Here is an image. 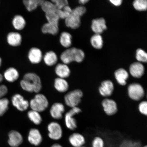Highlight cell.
I'll return each instance as SVG.
<instances>
[{
    "label": "cell",
    "mask_w": 147,
    "mask_h": 147,
    "mask_svg": "<svg viewBox=\"0 0 147 147\" xmlns=\"http://www.w3.org/2000/svg\"><path fill=\"white\" fill-rule=\"evenodd\" d=\"M59 30L58 25L48 22L44 24L42 28V31L44 34H50L53 35L58 34Z\"/></svg>",
    "instance_id": "cb8c5ba5"
},
{
    "label": "cell",
    "mask_w": 147,
    "mask_h": 147,
    "mask_svg": "<svg viewBox=\"0 0 147 147\" xmlns=\"http://www.w3.org/2000/svg\"><path fill=\"white\" fill-rule=\"evenodd\" d=\"M128 95L131 100L135 101H140L144 98L145 91L142 86L138 83L130 84L127 88Z\"/></svg>",
    "instance_id": "5b68a950"
},
{
    "label": "cell",
    "mask_w": 147,
    "mask_h": 147,
    "mask_svg": "<svg viewBox=\"0 0 147 147\" xmlns=\"http://www.w3.org/2000/svg\"><path fill=\"white\" fill-rule=\"evenodd\" d=\"M56 6L57 10H60L68 5V1L67 0H52L51 1Z\"/></svg>",
    "instance_id": "74e56055"
},
{
    "label": "cell",
    "mask_w": 147,
    "mask_h": 147,
    "mask_svg": "<svg viewBox=\"0 0 147 147\" xmlns=\"http://www.w3.org/2000/svg\"><path fill=\"white\" fill-rule=\"evenodd\" d=\"M114 90V84L113 82L109 80H104L101 82L98 89L99 94L105 98L111 96Z\"/></svg>",
    "instance_id": "9c48e42d"
},
{
    "label": "cell",
    "mask_w": 147,
    "mask_h": 147,
    "mask_svg": "<svg viewBox=\"0 0 147 147\" xmlns=\"http://www.w3.org/2000/svg\"><path fill=\"white\" fill-rule=\"evenodd\" d=\"M74 11L76 12L80 16H82L86 12V9L85 7L83 6H79L73 9Z\"/></svg>",
    "instance_id": "b9f144b4"
},
{
    "label": "cell",
    "mask_w": 147,
    "mask_h": 147,
    "mask_svg": "<svg viewBox=\"0 0 147 147\" xmlns=\"http://www.w3.org/2000/svg\"><path fill=\"white\" fill-rule=\"evenodd\" d=\"M129 71L130 74L134 78H140L144 74V67L143 64L140 62H135L130 65Z\"/></svg>",
    "instance_id": "9a60e30c"
},
{
    "label": "cell",
    "mask_w": 147,
    "mask_h": 147,
    "mask_svg": "<svg viewBox=\"0 0 147 147\" xmlns=\"http://www.w3.org/2000/svg\"><path fill=\"white\" fill-rule=\"evenodd\" d=\"M65 107L61 103H55L51 108L50 115L55 119H61L62 115L65 111Z\"/></svg>",
    "instance_id": "4fadbf2b"
},
{
    "label": "cell",
    "mask_w": 147,
    "mask_h": 147,
    "mask_svg": "<svg viewBox=\"0 0 147 147\" xmlns=\"http://www.w3.org/2000/svg\"><path fill=\"white\" fill-rule=\"evenodd\" d=\"M45 16L48 22L58 25L60 18L56 12H51L45 13Z\"/></svg>",
    "instance_id": "836d02e7"
},
{
    "label": "cell",
    "mask_w": 147,
    "mask_h": 147,
    "mask_svg": "<svg viewBox=\"0 0 147 147\" xmlns=\"http://www.w3.org/2000/svg\"><path fill=\"white\" fill-rule=\"evenodd\" d=\"M91 28L95 34H100L107 29L105 20L102 18L93 20L92 21Z\"/></svg>",
    "instance_id": "ac0fdd59"
},
{
    "label": "cell",
    "mask_w": 147,
    "mask_h": 147,
    "mask_svg": "<svg viewBox=\"0 0 147 147\" xmlns=\"http://www.w3.org/2000/svg\"><path fill=\"white\" fill-rule=\"evenodd\" d=\"M138 109L141 114L146 116L147 115V102L146 100L141 101L138 106Z\"/></svg>",
    "instance_id": "ab89813d"
},
{
    "label": "cell",
    "mask_w": 147,
    "mask_h": 147,
    "mask_svg": "<svg viewBox=\"0 0 147 147\" xmlns=\"http://www.w3.org/2000/svg\"><path fill=\"white\" fill-rule=\"evenodd\" d=\"M89 0H80L79 1V2L81 4L84 5L89 1Z\"/></svg>",
    "instance_id": "ee69618b"
},
{
    "label": "cell",
    "mask_w": 147,
    "mask_h": 147,
    "mask_svg": "<svg viewBox=\"0 0 147 147\" xmlns=\"http://www.w3.org/2000/svg\"><path fill=\"white\" fill-rule=\"evenodd\" d=\"M54 86L55 89L60 93L67 92L69 87L68 82L65 79L59 78L55 79Z\"/></svg>",
    "instance_id": "603a6c76"
},
{
    "label": "cell",
    "mask_w": 147,
    "mask_h": 147,
    "mask_svg": "<svg viewBox=\"0 0 147 147\" xmlns=\"http://www.w3.org/2000/svg\"><path fill=\"white\" fill-rule=\"evenodd\" d=\"M2 62V61L1 58V57H0V67H1V65Z\"/></svg>",
    "instance_id": "bcb514c9"
},
{
    "label": "cell",
    "mask_w": 147,
    "mask_h": 147,
    "mask_svg": "<svg viewBox=\"0 0 147 147\" xmlns=\"http://www.w3.org/2000/svg\"><path fill=\"white\" fill-rule=\"evenodd\" d=\"M69 140L70 143L74 147H82L86 143L85 137L82 134L75 133L69 136Z\"/></svg>",
    "instance_id": "5bb4252c"
},
{
    "label": "cell",
    "mask_w": 147,
    "mask_h": 147,
    "mask_svg": "<svg viewBox=\"0 0 147 147\" xmlns=\"http://www.w3.org/2000/svg\"><path fill=\"white\" fill-rule=\"evenodd\" d=\"M55 72L58 78L65 79L68 78L71 74V71L69 67L64 63L58 64L56 66Z\"/></svg>",
    "instance_id": "ffe728a7"
},
{
    "label": "cell",
    "mask_w": 147,
    "mask_h": 147,
    "mask_svg": "<svg viewBox=\"0 0 147 147\" xmlns=\"http://www.w3.org/2000/svg\"><path fill=\"white\" fill-rule=\"evenodd\" d=\"M20 86L24 90L30 93L39 92L42 88L41 79L34 73L26 74L20 82Z\"/></svg>",
    "instance_id": "6da1fadb"
},
{
    "label": "cell",
    "mask_w": 147,
    "mask_h": 147,
    "mask_svg": "<svg viewBox=\"0 0 147 147\" xmlns=\"http://www.w3.org/2000/svg\"><path fill=\"white\" fill-rule=\"evenodd\" d=\"M72 36L69 32H62L60 36V42L63 47L69 48L71 45Z\"/></svg>",
    "instance_id": "83f0119b"
},
{
    "label": "cell",
    "mask_w": 147,
    "mask_h": 147,
    "mask_svg": "<svg viewBox=\"0 0 147 147\" xmlns=\"http://www.w3.org/2000/svg\"><path fill=\"white\" fill-rule=\"evenodd\" d=\"M19 77V72L14 67L9 68L5 71L3 74V78L9 82H13L16 81Z\"/></svg>",
    "instance_id": "7402d4cb"
},
{
    "label": "cell",
    "mask_w": 147,
    "mask_h": 147,
    "mask_svg": "<svg viewBox=\"0 0 147 147\" xmlns=\"http://www.w3.org/2000/svg\"><path fill=\"white\" fill-rule=\"evenodd\" d=\"M43 0H24L23 3L26 8L29 11L35 10L38 7L41 6Z\"/></svg>",
    "instance_id": "4316f807"
},
{
    "label": "cell",
    "mask_w": 147,
    "mask_h": 147,
    "mask_svg": "<svg viewBox=\"0 0 147 147\" xmlns=\"http://www.w3.org/2000/svg\"><path fill=\"white\" fill-rule=\"evenodd\" d=\"M92 147H105V143L104 139L100 136L94 138L91 143Z\"/></svg>",
    "instance_id": "8d00e7d4"
},
{
    "label": "cell",
    "mask_w": 147,
    "mask_h": 147,
    "mask_svg": "<svg viewBox=\"0 0 147 147\" xmlns=\"http://www.w3.org/2000/svg\"><path fill=\"white\" fill-rule=\"evenodd\" d=\"M41 7L42 10L45 13H47L56 12L57 9L54 3L52 1H44Z\"/></svg>",
    "instance_id": "1f68e13d"
},
{
    "label": "cell",
    "mask_w": 147,
    "mask_h": 147,
    "mask_svg": "<svg viewBox=\"0 0 147 147\" xmlns=\"http://www.w3.org/2000/svg\"><path fill=\"white\" fill-rule=\"evenodd\" d=\"M51 147H63L59 144H55L52 145Z\"/></svg>",
    "instance_id": "f6af8a7d"
},
{
    "label": "cell",
    "mask_w": 147,
    "mask_h": 147,
    "mask_svg": "<svg viewBox=\"0 0 147 147\" xmlns=\"http://www.w3.org/2000/svg\"><path fill=\"white\" fill-rule=\"evenodd\" d=\"M8 144L12 147H18L23 143V139L21 134L16 130H11L8 134Z\"/></svg>",
    "instance_id": "8fae6325"
},
{
    "label": "cell",
    "mask_w": 147,
    "mask_h": 147,
    "mask_svg": "<svg viewBox=\"0 0 147 147\" xmlns=\"http://www.w3.org/2000/svg\"><path fill=\"white\" fill-rule=\"evenodd\" d=\"M114 75L115 80L119 85L122 86L126 85L129 75L125 69H118L115 71Z\"/></svg>",
    "instance_id": "d6986e66"
},
{
    "label": "cell",
    "mask_w": 147,
    "mask_h": 147,
    "mask_svg": "<svg viewBox=\"0 0 147 147\" xmlns=\"http://www.w3.org/2000/svg\"><path fill=\"white\" fill-rule=\"evenodd\" d=\"M102 106L104 113L111 116L114 115L118 111V106L116 102L113 99L105 98L102 102Z\"/></svg>",
    "instance_id": "52a82bcc"
},
{
    "label": "cell",
    "mask_w": 147,
    "mask_h": 147,
    "mask_svg": "<svg viewBox=\"0 0 147 147\" xmlns=\"http://www.w3.org/2000/svg\"><path fill=\"white\" fill-rule=\"evenodd\" d=\"M49 136L54 140H59L62 138L63 130L61 125L58 122H51L47 126Z\"/></svg>",
    "instance_id": "ba28073f"
},
{
    "label": "cell",
    "mask_w": 147,
    "mask_h": 147,
    "mask_svg": "<svg viewBox=\"0 0 147 147\" xmlns=\"http://www.w3.org/2000/svg\"><path fill=\"white\" fill-rule=\"evenodd\" d=\"M28 56L29 61L33 64L39 63L43 58L42 51L36 47H32L31 49L29 51Z\"/></svg>",
    "instance_id": "e0dca14e"
},
{
    "label": "cell",
    "mask_w": 147,
    "mask_h": 147,
    "mask_svg": "<svg viewBox=\"0 0 147 147\" xmlns=\"http://www.w3.org/2000/svg\"><path fill=\"white\" fill-rule=\"evenodd\" d=\"M81 16L72 10L71 13L65 20L67 26L72 29H76L81 25Z\"/></svg>",
    "instance_id": "7c38bea8"
},
{
    "label": "cell",
    "mask_w": 147,
    "mask_h": 147,
    "mask_svg": "<svg viewBox=\"0 0 147 147\" xmlns=\"http://www.w3.org/2000/svg\"><path fill=\"white\" fill-rule=\"evenodd\" d=\"M44 62L49 66L55 65L58 61V57L56 53L52 51H49L45 54L44 56Z\"/></svg>",
    "instance_id": "d4e9b609"
},
{
    "label": "cell",
    "mask_w": 147,
    "mask_h": 147,
    "mask_svg": "<svg viewBox=\"0 0 147 147\" xmlns=\"http://www.w3.org/2000/svg\"><path fill=\"white\" fill-rule=\"evenodd\" d=\"M72 10L71 7L67 5L61 9L57 10L56 12L60 19L65 20L71 14Z\"/></svg>",
    "instance_id": "4dcf8cb0"
},
{
    "label": "cell",
    "mask_w": 147,
    "mask_h": 147,
    "mask_svg": "<svg viewBox=\"0 0 147 147\" xmlns=\"http://www.w3.org/2000/svg\"><path fill=\"white\" fill-rule=\"evenodd\" d=\"M10 102L7 98H0V117L2 116L9 109Z\"/></svg>",
    "instance_id": "d6a6232c"
},
{
    "label": "cell",
    "mask_w": 147,
    "mask_h": 147,
    "mask_svg": "<svg viewBox=\"0 0 147 147\" xmlns=\"http://www.w3.org/2000/svg\"><path fill=\"white\" fill-rule=\"evenodd\" d=\"M3 75L0 73V83L3 81ZM8 88L4 84L0 85V98H3L8 92Z\"/></svg>",
    "instance_id": "60d3db41"
},
{
    "label": "cell",
    "mask_w": 147,
    "mask_h": 147,
    "mask_svg": "<svg viewBox=\"0 0 147 147\" xmlns=\"http://www.w3.org/2000/svg\"><path fill=\"white\" fill-rule=\"evenodd\" d=\"M82 111L80 108L77 107L71 108L65 115L64 120L65 125L68 129L71 130H74L78 128V124L74 116L81 113Z\"/></svg>",
    "instance_id": "8992f818"
},
{
    "label": "cell",
    "mask_w": 147,
    "mask_h": 147,
    "mask_svg": "<svg viewBox=\"0 0 147 147\" xmlns=\"http://www.w3.org/2000/svg\"><path fill=\"white\" fill-rule=\"evenodd\" d=\"M111 3L115 6H118L122 4V0H110Z\"/></svg>",
    "instance_id": "7bdbcfd3"
},
{
    "label": "cell",
    "mask_w": 147,
    "mask_h": 147,
    "mask_svg": "<svg viewBox=\"0 0 147 147\" xmlns=\"http://www.w3.org/2000/svg\"><path fill=\"white\" fill-rule=\"evenodd\" d=\"M12 25L16 30H21L24 28L26 22L22 16L17 15L14 16L12 21Z\"/></svg>",
    "instance_id": "484cf974"
},
{
    "label": "cell",
    "mask_w": 147,
    "mask_h": 147,
    "mask_svg": "<svg viewBox=\"0 0 147 147\" xmlns=\"http://www.w3.org/2000/svg\"><path fill=\"white\" fill-rule=\"evenodd\" d=\"M84 93L79 89L73 90L69 92L64 97V102L66 105L71 108L78 107L82 101Z\"/></svg>",
    "instance_id": "277c9868"
},
{
    "label": "cell",
    "mask_w": 147,
    "mask_h": 147,
    "mask_svg": "<svg viewBox=\"0 0 147 147\" xmlns=\"http://www.w3.org/2000/svg\"><path fill=\"white\" fill-rule=\"evenodd\" d=\"M27 116L29 119L34 124L38 125L41 123L42 119L38 112L31 110L28 113Z\"/></svg>",
    "instance_id": "f1b7e54d"
},
{
    "label": "cell",
    "mask_w": 147,
    "mask_h": 147,
    "mask_svg": "<svg viewBox=\"0 0 147 147\" xmlns=\"http://www.w3.org/2000/svg\"><path fill=\"white\" fill-rule=\"evenodd\" d=\"M84 57L83 51L76 48L73 47L62 52L60 58L64 64H67L73 61L80 63L84 60Z\"/></svg>",
    "instance_id": "7a4b0ae2"
},
{
    "label": "cell",
    "mask_w": 147,
    "mask_h": 147,
    "mask_svg": "<svg viewBox=\"0 0 147 147\" xmlns=\"http://www.w3.org/2000/svg\"><path fill=\"white\" fill-rule=\"evenodd\" d=\"M11 102L12 105L20 111H24L29 107L28 101L19 94H16L12 96Z\"/></svg>",
    "instance_id": "30bf717a"
},
{
    "label": "cell",
    "mask_w": 147,
    "mask_h": 147,
    "mask_svg": "<svg viewBox=\"0 0 147 147\" xmlns=\"http://www.w3.org/2000/svg\"><path fill=\"white\" fill-rule=\"evenodd\" d=\"M136 58L139 62H146L147 61V53L141 49H138L136 54Z\"/></svg>",
    "instance_id": "d590c367"
},
{
    "label": "cell",
    "mask_w": 147,
    "mask_h": 147,
    "mask_svg": "<svg viewBox=\"0 0 147 147\" xmlns=\"http://www.w3.org/2000/svg\"><path fill=\"white\" fill-rule=\"evenodd\" d=\"M7 40L9 45L13 47H18L21 45L22 37L18 32H10L7 35Z\"/></svg>",
    "instance_id": "44dd1931"
},
{
    "label": "cell",
    "mask_w": 147,
    "mask_h": 147,
    "mask_svg": "<svg viewBox=\"0 0 147 147\" xmlns=\"http://www.w3.org/2000/svg\"><path fill=\"white\" fill-rule=\"evenodd\" d=\"M82 147H86V146H82Z\"/></svg>",
    "instance_id": "c3c4849f"
},
{
    "label": "cell",
    "mask_w": 147,
    "mask_h": 147,
    "mask_svg": "<svg viewBox=\"0 0 147 147\" xmlns=\"http://www.w3.org/2000/svg\"><path fill=\"white\" fill-rule=\"evenodd\" d=\"M91 43L94 48L97 49H102L103 44L102 36L100 34H95L91 38Z\"/></svg>",
    "instance_id": "f546056e"
},
{
    "label": "cell",
    "mask_w": 147,
    "mask_h": 147,
    "mask_svg": "<svg viewBox=\"0 0 147 147\" xmlns=\"http://www.w3.org/2000/svg\"><path fill=\"white\" fill-rule=\"evenodd\" d=\"M28 139L31 144L38 146L42 142V137L39 130L36 128H32L29 132Z\"/></svg>",
    "instance_id": "2e32d148"
},
{
    "label": "cell",
    "mask_w": 147,
    "mask_h": 147,
    "mask_svg": "<svg viewBox=\"0 0 147 147\" xmlns=\"http://www.w3.org/2000/svg\"><path fill=\"white\" fill-rule=\"evenodd\" d=\"M29 102L31 109L39 113L45 111L49 105V101L47 97L45 95L40 93L35 95Z\"/></svg>",
    "instance_id": "3957f363"
},
{
    "label": "cell",
    "mask_w": 147,
    "mask_h": 147,
    "mask_svg": "<svg viewBox=\"0 0 147 147\" xmlns=\"http://www.w3.org/2000/svg\"><path fill=\"white\" fill-rule=\"evenodd\" d=\"M119 147H140L139 142L130 140H125L122 142Z\"/></svg>",
    "instance_id": "f35d334b"
},
{
    "label": "cell",
    "mask_w": 147,
    "mask_h": 147,
    "mask_svg": "<svg viewBox=\"0 0 147 147\" xmlns=\"http://www.w3.org/2000/svg\"><path fill=\"white\" fill-rule=\"evenodd\" d=\"M141 147H147V146L146 145H145V146H141Z\"/></svg>",
    "instance_id": "7dc6e473"
},
{
    "label": "cell",
    "mask_w": 147,
    "mask_h": 147,
    "mask_svg": "<svg viewBox=\"0 0 147 147\" xmlns=\"http://www.w3.org/2000/svg\"><path fill=\"white\" fill-rule=\"evenodd\" d=\"M133 6L138 11H145L147 10V1L146 0H136L133 3Z\"/></svg>",
    "instance_id": "e575fe53"
}]
</instances>
